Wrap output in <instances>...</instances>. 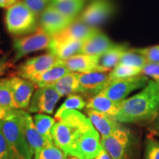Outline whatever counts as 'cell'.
<instances>
[{
    "instance_id": "1",
    "label": "cell",
    "mask_w": 159,
    "mask_h": 159,
    "mask_svg": "<svg viewBox=\"0 0 159 159\" xmlns=\"http://www.w3.org/2000/svg\"><path fill=\"white\" fill-rule=\"evenodd\" d=\"M159 114V85L150 80L138 94L121 101L115 119L119 123L155 121Z\"/></svg>"
},
{
    "instance_id": "2",
    "label": "cell",
    "mask_w": 159,
    "mask_h": 159,
    "mask_svg": "<svg viewBox=\"0 0 159 159\" xmlns=\"http://www.w3.org/2000/svg\"><path fill=\"white\" fill-rule=\"evenodd\" d=\"M23 111L21 109L8 111L1 120L11 159H33L34 155L23 130Z\"/></svg>"
},
{
    "instance_id": "3",
    "label": "cell",
    "mask_w": 159,
    "mask_h": 159,
    "mask_svg": "<svg viewBox=\"0 0 159 159\" xmlns=\"http://www.w3.org/2000/svg\"><path fill=\"white\" fill-rule=\"evenodd\" d=\"M52 129L54 144L68 156L70 148L82 131L93 125L89 118L77 110L65 111Z\"/></svg>"
},
{
    "instance_id": "4",
    "label": "cell",
    "mask_w": 159,
    "mask_h": 159,
    "mask_svg": "<svg viewBox=\"0 0 159 159\" xmlns=\"http://www.w3.org/2000/svg\"><path fill=\"white\" fill-rule=\"evenodd\" d=\"M5 21L10 34L18 37L30 34L39 26V18L21 1L7 10Z\"/></svg>"
},
{
    "instance_id": "5",
    "label": "cell",
    "mask_w": 159,
    "mask_h": 159,
    "mask_svg": "<svg viewBox=\"0 0 159 159\" xmlns=\"http://www.w3.org/2000/svg\"><path fill=\"white\" fill-rule=\"evenodd\" d=\"M99 134L94 125L86 128L77 137L71 144L68 156L78 159H94L102 152Z\"/></svg>"
},
{
    "instance_id": "6",
    "label": "cell",
    "mask_w": 159,
    "mask_h": 159,
    "mask_svg": "<svg viewBox=\"0 0 159 159\" xmlns=\"http://www.w3.org/2000/svg\"><path fill=\"white\" fill-rule=\"evenodd\" d=\"M52 37L39 26L33 33L25 36H20L13 41L14 55L11 58L13 64L18 62L23 57L33 52L48 49Z\"/></svg>"
},
{
    "instance_id": "7",
    "label": "cell",
    "mask_w": 159,
    "mask_h": 159,
    "mask_svg": "<svg viewBox=\"0 0 159 159\" xmlns=\"http://www.w3.org/2000/svg\"><path fill=\"white\" fill-rule=\"evenodd\" d=\"M149 80L150 79L148 77L142 74L129 78L115 80L111 82L100 93L112 100L121 102L133 91L144 88Z\"/></svg>"
},
{
    "instance_id": "8",
    "label": "cell",
    "mask_w": 159,
    "mask_h": 159,
    "mask_svg": "<svg viewBox=\"0 0 159 159\" xmlns=\"http://www.w3.org/2000/svg\"><path fill=\"white\" fill-rule=\"evenodd\" d=\"M100 142L112 159L129 158L131 135L127 128L121 126L110 136L102 137Z\"/></svg>"
},
{
    "instance_id": "9",
    "label": "cell",
    "mask_w": 159,
    "mask_h": 159,
    "mask_svg": "<svg viewBox=\"0 0 159 159\" xmlns=\"http://www.w3.org/2000/svg\"><path fill=\"white\" fill-rule=\"evenodd\" d=\"M59 59L52 53L41 55L26 60L15 68L11 76H17L30 80L38 74L43 72L54 66Z\"/></svg>"
},
{
    "instance_id": "10",
    "label": "cell",
    "mask_w": 159,
    "mask_h": 159,
    "mask_svg": "<svg viewBox=\"0 0 159 159\" xmlns=\"http://www.w3.org/2000/svg\"><path fill=\"white\" fill-rule=\"evenodd\" d=\"M115 11L111 0H93L78 19L85 25L97 27L107 21Z\"/></svg>"
},
{
    "instance_id": "11",
    "label": "cell",
    "mask_w": 159,
    "mask_h": 159,
    "mask_svg": "<svg viewBox=\"0 0 159 159\" xmlns=\"http://www.w3.org/2000/svg\"><path fill=\"white\" fill-rule=\"evenodd\" d=\"M99 30L97 27H91L80 20L76 19L63 31L52 37L49 47L71 41H85Z\"/></svg>"
},
{
    "instance_id": "12",
    "label": "cell",
    "mask_w": 159,
    "mask_h": 159,
    "mask_svg": "<svg viewBox=\"0 0 159 159\" xmlns=\"http://www.w3.org/2000/svg\"><path fill=\"white\" fill-rule=\"evenodd\" d=\"M10 87L16 109L29 108L33 95L36 85L30 80H26L17 76L9 77Z\"/></svg>"
},
{
    "instance_id": "13",
    "label": "cell",
    "mask_w": 159,
    "mask_h": 159,
    "mask_svg": "<svg viewBox=\"0 0 159 159\" xmlns=\"http://www.w3.org/2000/svg\"><path fill=\"white\" fill-rule=\"evenodd\" d=\"M61 97L59 93L51 85L37 88L32 97L29 111L52 114Z\"/></svg>"
},
{
    "instance_id": "14",
    "label": "cell",
    "mask_w": 159,
    "mask_h": 159,
    "mask_svg": "<svg viewBox=\"0 0 159 159\" xmlns=\"http://www.w3.org/2000/svg\"><path fill=\"white\" fill-rule=\"evenodd\" d=\"M75 20L65 16L50 5L39 18V26L51 37L61 33Z\"/></svg>"
},
{
    "instance_id": "15",
    "label": "cell",
    "mask_w": 159,
    "mask_h": 159,
    "mask_svg": "<svg viewBox=\"0 0 159 159\" xmlns=\"http://www.w3.org/2000/svg\"><path fill=\"white\" fill-rule=\"evenodd\" d=\"M109 72L110 71L80 73V94L94 97L100 93L109 84Z\"/></svg>"
},
{
    "instance_id": "16",
    "label": "cell",
    "mask_w": 159,
    "mask_h": 159,
    "mask_svg": "<svg viewBox=\"0 0 159 159\" xmlns=\"http://www.w3.org/2000/svg\"><path fill=\"white\" fill-rule=\"evenodd\" d=\"M22 125L26 139L34 155L46 147L54 144L53 141L43 137L38 131L35 123L33 122V117L25 110L23 111Z\"/></svg>"
},
{
    "instance_id": "17",
    "label": "cell",
    "mask_w": 159,
    "mask_h": 159,
    "mask_svg": "<svg viewBox=\"0 0 159 159\" xmlns=\"http://www.w3.org/2000/svg\"><path fill=\"white\" fill-rule=\"evenodd\" d=\"M100 55L77 54L70 58L63 61L71 72L87 73L91 71H111L99 64Z\"/></svg>"
},
{
    "instance_id": "18",
    "label": "cell",
    "mask_w": 159,
    "mask_h": 159,
    "mask_svg": "<svg viewBox=\"0 0 159 159\" xmlns=\"http://www.w3.org/2000/svg\"><path fill=\"white\" fill-rule=\"evenodd\" d=\"M116 43H113L107 35L99 30L83 42L80 54L102 55Z\"/></svg>"
},
{
    "instance_id": "19",
    "label": "cell",
    "mask_w": 159,
    "mask_h": 159,
    "mask_svg": "<svg viewBox=\"0 0 159 159\" xmlns=\"http://www.w3.org/2000/svg\"><path fill=\"white\" fill-rule=\"evenodd\" d=\"M69 72L71 71L67 69L63 61L59 60L54 66L33 77L30 80L34 83L37 88L50 86Z\"/></svg>"
},
{
    "instance_id": "20",
    "label": "cell",
    "mask_w": 159,
    "mask_h": 159,
    "mask_svg": "<svg viewBox=\"0 0 159 159\" xmlns=\"http://www.w3.org/2000/svg\"><path fill=\"white\" fill-rule=\"evenodd\" d=\"M87 114L95 129L101 134L102 137L110 136L121 127L116 119L108 114L91 109H87Z\"/></svg>"
},
{
    "instance_id": "21",
    "label": "cell",
    "mask_w": 159,
    "mask_h": 159,
    "mask_svg": "<svg viewBox=\"0 0 159 159\" xmlns=\"http://www.w3.org/2000/svg\"><path fill=\"white\" fill-rule=\"evenodd\" d=\"M121 102H116L99 93L89 99L86 104V108L108 114L115 118L118 113Z\"/></svg>"
},
{
    "instance_id": "22",
    "label": "cell",
    "mask_w": 159,
    "mask_h": 159,
    "mask_svg": "<svg viewBox=\"0 0 159 159\" xmlns=\"http://www.w3.org/2000/svg\"><path fill=\"white\" fill-rule=\"evenodd\" d=\"M79 75L80 73L69 72L51 86L59 93L61 97L80 93Z\"/></svg>"
},
{
    "instance_id": "23",
    "label": "cell",
    "mask_w": 159,
    "mask_h": 159,
    "mask_svg": "<svg viewBox=\"0 0 159 159\" xmlns=\"http://www.w3.org/2000/svg\"><path fill=\"white\" fill-rule=\"evenodd\" d=\"M85 5V0H52L51 5L69 19L76 20Z\"/></svg>"
},
{
    "instance_id": "24",
    "label": "cell",
    "mask_w": 159,
    "mask_h": 159,
    "mask_svg": "<svg viewBox=\"0 0 159 159\" xmlns=\"http://www.w3.org/2000/svg\"><path fill=\"white\" fill-rule=\"evenodd\" d=\"M128 49L127 44H115L104 54L99 56V64L108 71H111L119 63L123 54Z\"/></svg>"
},
{
    "instance_id": "25",
    "label": "cell",
    "mask_w": 159,
    "mask_h": 159,
    "mask_svg": "<svg viewBox=\"0 0 159 159\" xmlns=\"http://www.w3.org/2000/svg\"><path fill=\"white\" fill-rule=\"evenodd\" d=\"M83 41H71L49 47V53H52L61 61H66L71 57L80 54L82 49Z\"/></svg>"
},
{
    "instance_id": "26",
    "label": "cell",
    "mask_w": 159,
    "mask_h": 159,
    "mask_svg": "<svg viewBox=\"0 0 159 159\" xmlns=\"http://www.w3.org/2000/svg\"><path fill=\"white\" fill-rule=\"evenodd\" d=\"M34 123L37 130L43 137L52 140V129L55 125V119L46 114H39L33 116Z\"/></svg>"
},
{
    "instance_id": "27",
    "label": "cell",
    "mask_w": 159,
    "mask_h": 159,
    "mask_svg": "<svg viewBox=\"0 0 159 159\" xmlns=\"http://www.w3.org/2000/svg\"><path fill=\"white\" fill-rule=\"evenodd\" d=\"M87 103L81 95L79 94H71L66 99L64 102L61 105V107L57 111L55 115V119H58L61 115L63 114L65 111L70 110H82L86 106Z\"/></svg>"
},
{
    "instance_id": "28",
    "label": "cell",
    "mask_w": 159,
    "mask_h": 159,
    "mask_svg": "<svg viewBox=\"0 0 159 159\" xmlns=\"http://www.w3.org/2000/svg\"><path fill=\"white\" fill-rule=\"evenodd\" d=\"M141 71L142 70L140 69L134 68V67L122 64H118L109 72V84L113 81L129 78V77L141 75Z\"/></svg>"
},
{
    "instance_id": "29",
    "label": "cell",
    "mask_w": 159,
    "mask_h": 159,
    "mask_svg": "<svg viewBox=\"0 0 159 159\" xmlns=\"http://www.w3.org/2000/svg\"><path fill=\"white\" fill-rule=\"evenodd\" d=\"M0 107L7 111L16 109L10 87L9 77L0 79Z\"/></svg>"
},
{
    "instance_id": "30",
    "label": "cell",
    "mask_w": 159,
    "mask_h": 159,
    "mask_svg": "<svg viewBox=\"0 0 159 159\" xmlns=\"http://www.w3.org/2000/svg\"><path fill=\"white\" fill-rule=\"evenodd\" d=\"M148 63L147 59L142 55L135 50V49H128L121 57L119 64L128 66L140 69L142 70L144 65Z\"/></svg>"
},
{
    "instance_id": "31",
    "label": "cell",
    "mask_w": 159,
    "mask_h": 159,
    "mask_svg": "<svg viewBox=\"0 0 159 159\" xmlns=\"http://www.w3.org/2000/svg\"><path fill=\"white\" fill-rule=\"evenodd\" d=\"M34 156L35 159H66L68 156L55 144L46 147Z\"/></svg>"
},
{
    "instance_id": "32",
    "label": "cell",
    "mask_w": 159,
    "mask_h": 159,
    "mask_svg": "<svg viewBox=\"0 0 159 159\" xmlns=\"http://www.w3.org/2000/svg\"><path fill=\"white\" fill-rule=\"evenodd\" d=\"M38 18L51 5L52 0H21Z\"/></svg>"
},
{
    "instance_id": "33",
    "label": "cell",
    "mask_w": 159,
    "mask_h": 159,
    "mask_svg": "<svg viewBox=\"0 0 159 159\" xmlns=\"http://www.w3.org/2000/svg\"><path fill=\"white\" fill-rule=\"evenodd\" d=\"M144 159H159V141L149 138L146 141Z\"/></svg>"
},
{
    "instance_id": "34",
    "label": "cell",
    "mask_w": 159,
    "mask_h": 159,
    "mask_svg": "<svg viewBox=\"0 0 159 159\" xmlns=\"http://www.w3.org/2000/svg\"><path fill=\"white\" fill-rule=\"evenodd\" d=\"M135 50L142 55L148 63H159V45L145 48H137Z\"/></svg>"
},
{
    "instance_id": "35",
    "label": "cell",
    "mask_w": 159,
    "mask_h": 159,
    "mask_svg": "<svg viewBox=\"0 0 159 159\" xmlns=\"http://www.w3.org/2000/svg\"><path fill=\"white\" fill-rule=\"evenodd\" d=\"M141 74L152 78L159 85V63H148L142 69Z\"/></svg>"
},
{
    "instance_id": "36",
    "label": "cell",
    "mask_w": 159,
    "mask_h": 159,
    "mask_svg": "<svg viewBox=\"0 0 159 159\" xmlns=\"http://www.w3.org/2000/svg\"><path fill=\"white\" fill-rule=\"evenodd\" d=\"M10 53L5 54L0 57V77L5 75L10 69L14 67L11 58H9Z\"/></svg>"
},
{
    "instance_id": "37",
    "label": "cell",
    "mask_w": 159,
    "mask_h": 159,
    "mask_svg": "<svg viewBox=\"0 0 159 159\" xmlns=\"http://www.w3.org/2000/svg\"><path fill=\"white\" fill-rule=\"evenodd\" d=\"M0 159H11L7 142L2 130L1 121H0Z\"/></svg>"
},
{
    "instance_id": "38",
    "label": "cell",
    "mask_w": 159,
    "mask_h": 159,
    "mask_svg": "<svg viewBox=\"0 0 159 159\" xmlns=\"http://www.w3.org/2000/svg\"><path fill=\"white\" fill-rule=\"evenodd\" d=\"M18 2H19V0H0V7L8 9Z\"/></svg>"
},
{
    "instance_id": "39",
    "label": "cell",
    "mask_w": 159,
    "mask_h": 159,
    "mask_svg": "<svg viewBox=\"0 0 159 159\" xmlns=\"http://www.w3.org/2000/svg\"><path fill=\"white\" fill-rule=\"evenodd\" d=\"M94 159H112V158H111L110 155H109L108 152L104 150V149H103L102 152H101L100 153H99L98 156H97L96 158H94Z\"/></svg>"
},
{
    "instance_id": "40",
    "label": "cell",
    "mask_w": 159,
    "mask_h": 159,
    "mask_svg": "<svg viewBox=\"0 0 159 159\" xmlns=\"http://www.w3.org/2000/svg\"><path fill=\"white\" fill-rule=\"evenodd\" d=\"M152 130H153L155 134L159 136V117L154 121L153 126H152Z\"/></svg>"
},
{
    "instance_id": "41",
    "label": "cell",
    "mask_w": 159,
    "mask_h": 159,
    "mask_svg": "<svg viewBox=\"0 0 159 159\" xmlns=\"http://www.w3.org/2000/svg\"><path fill=\"white\" fill-rule=\"evenodd\" d=\"M7 111H5V110L0 111V121H1L2 119L5 117L6 114H7Z\"/></svg>"
},
{
    "instance_id": "42",
    "label": "cell",
    "mask_w": 159,
    "mask_h": 159,
    "mask_svg": "<svg viewBox=\"0 0 159 159\" xmlns=\"http://www.w3.org/2000/svg\"><path fill=\"white\" fill-rule=\"evenodd\" d=\"M66 159H78L77 158H76V157L75 156H69V157L67 156Z\"/></svg>"
},
{
    "instance_id": "43",
    "label": "cell",
    "mask_w": 159,
    "mask_h": 159,
    "mask_svg": "<svg viewBox=\"0 0 159 159\" xmlns=\"http://www.w3.org/2000/svg\"><path fill=\"white\" fill-rule=\"evenodd\" d=\"M4 110H5V109H4V108H1V107H0V111H4ZM5 111H6V110H5Z\"/></svg>"
},
{
    "instance_id": "44",
    "label": "cell",
    "mask_w": 159,
    "mask_h": 159,
    "mask_svg": "<svg viewBox=\"0 0 159 159\" xmlns=\"http://www.w3.org/2000/svg\"><path fill=\"white\" fill-rule=\"evenodd\" d=\"M2 53H3V52H2V50H1V49H0V55H1V54H2Z\"/></svg>"
}]
</instances>
